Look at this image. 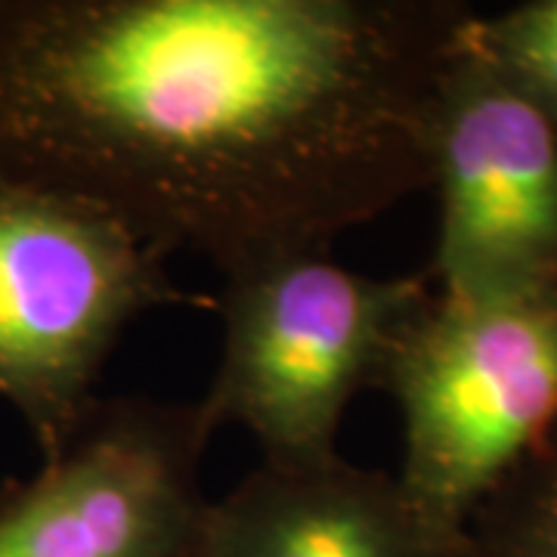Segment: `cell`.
Masks as SVG:
<instances>
[{
	"mask_svg": "<svg viewBox=\"0 0 557 557\" xmlns=\"http://www.w3.org/2000/svg\"><path fill=\"white\" fill-rule=\"evenodd\" d=\"M465 38L557 115V0H523L496 13L474 10Z\"/></svg>",
	"mask_w": 557,
	"mask_h": 557,
	"instance_id": "9c48e42d",
	"label": "cell"
},
{
	"mask_svg": "<svg viewBox=\"0 0 557 557\" xmlns=\"http://www.w3.org/2000/svg\"><path fill=\"white\" fill-rule=\"evenodd\" d=\"M461 557H557V428L480 505Z\"/></svg>",
	"mask_w": 557,
	"mask_h": 557,
	"instance_id": "ba28073f",
	"label": "cell"
},
{
	"mask_svg": "<svg viewBox=\"0 0 557 557\" xmlns=\"http://www.w3.org/2000/svg\"><path fill=\"white\" fill-rule=\"evenodd\" d=\"M164 255L94 201L0 171V399L40 458H57L100 403L131 322L214 298L183 292Z\"/></svg>",
	"mask_w": 557,
	"mask_h": 557,
	"instance_id": "7a4b0ae2",
	"label": "cell"
},
{
	"mask_svg": "<svg viewBox=\"0 0 557 557\" xmlns=\"http://www.w3.org/2000/svg\"><path fill=\"white\" fill-rule=\"evenodd\" d=\"M434 295L428 273L366 276L332 251L267 260L223 278V350L199 399L220 431L239 424L263 461L338 456L350 403L384 387L397 344Z\"/></svg>",
	"mask_w": 557,
	"mask_h": 557,
	"instance_id": "3957f363",
	"label": "cell"
},
{
	"mask_svg": "<svg viewBox=\"0 0 557 557\" xmlns=\"http://www.w3.org/2000/svg\"><path fill=\"white\" fill-rule=\"evenodd\" d=\"M458 0H0V171L223 278L428 189Z\"/></svg>",
	"mask_w": 557,
	"mask_h": 557,
	"instance_id": "6da1fadb",
	"label": "cell"
},
{
	"mask_svg": "<svg viewBox=\"0 0 557 557\" xmlns=\"http://www.w3.org/2000/svg\"><path fill=\"white\" fill-rule=\"evenodd\" d=\"M403 416L399 486L449 536L557 428V292L453 298L434 288L384 387Z\"/></svg>",
	"mask_w": 557,
	"mask_h": 557,
	"instance_id": "277c9868",
	"label": "cell"
},
{
	"mask_svg": "<svg viewBox=\"0 0 557 557\" xmlns=\"http://www.w3.org/2000/svg\"><path fill=\"white\" fill-rule=\"evenodd\" d=\"M465 539L424 518L397 474L329 456L260 461L208 502L193 557H461Z\"/></svg>",
	"mask_w": 557,
	"mask_h": 557,
	"instance_id": "52a82bcc",
	"label": "cell"
},
{
	"mask_svg": "<svg viewBox=\"0 0 557 557\" xmlns=\"http://www.w3.org/2000/svg\"><path fill=\"white\" fill-rule=\"evenodd\" d=\"M214 428L196 403L102 397L75 440L0 490V557H193Z\"/></svg>",
	"mask_w": 557,
	"mask_h": 557,
	"instance_id": "8992f818",
	"label": "cell"
},
{
	"mask_svg": "<svg viewBox=\"0 0 557 557\" xmlns=\"http://www.w3.org/2000/svg\"><path fill=\"white\" fill-rule=\"evenodd\" d=\"M428 189L440 211L428 267L437 292H557V115L483 60L465 28L431 109Z\"/></svg>",
	"mask_w": 557,
	"mask_h": 557,
	"instance_id": "5b68a950",
	"label": "cell"
}]
</instances>
